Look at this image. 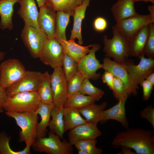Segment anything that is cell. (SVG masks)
Returning <instances> with one entry per match:
<instances>
[{"label":"cell","instance_id":"cell-41","mask_svg":"<svg viewBox=\"0 0 154 154\" xmlns=\"http://www.w3.org/2000/svg\"><path fill=\"white\" fill-rule=\"evenodd\" d=\"M140 84L143 88V100H149L151 97L154 85L146 79L143 80Z\"/></svg>","mask_w":154,"mask_h":154},{"label":"cell","instance_id":"cell-34","mask_svg":"<svg viewBox=\"0 0 154 154\" xmlns=\"http://www.w3.org/2000/svg\"><path fill=\"white\" fill-rule=\"evenodd\" d=\"M97 141L95 139H84L78 141L74 145L78 150H83L87 154H101L102 149L96 146Z\"/></svg>","mask_w":154,"mask_h":154},{"label":"cell","instance_id":"cell-20","mask_svg":"<svg viewBox=\"0 0 154 154\" xmlns=\"http://www.w3.org/2000/svg\"><path fill=\"white\" fill-rule=\"evenodd\" d=\"M89 3L90 0H83L82 4L75 9L72 16L74 23L70 39L77 38L78 44L80 45L83 43L81 34L82 22L85 18L86 11Z\"/></svg>","mask_w":154,"mask_h":154},{"label":"cell","instance_id":"cell-19","mask_svg":"<svg viewBox=\"0 0 154 154\" xmlns=\"http://www.w3.org/2000/svg\"><path fill=\"white\" fill-rule=\"evenodd\" d=\"M134 0H118L111 7L116 22L137 15L134 7Z\"/></svg>","mask_w":154,"mask_h":154},{"label":"cell","instance_id":"cell-5","mask_svg":"<svg viewBox=\"0 0 154 154\" xmlns=\"http://www.w3.org/2000/svg\"><path fill=\"white\" fill-rule=\"evenodd\" d=\"M47 137L36 139L31 147L35 151L48 154H72V145L66 140L61 141L59 136L50 131Z\"/></svg>","mask_w":154,"mask_h":154},{"label":"cell","instance_id":"cell-11","mask_svg":"<svg viewBox=\"0 0 154 154\" xmlns=\"http://www.w3.org/2000/svg\"><path fill=\"white\" fill-rule=\"evenodd\" d=\"M154 23V19L150 14L137 15L116 22L117 29L129 41L133 35L143 27Z\"/></svg>","mask_w":154,"mask_h":154},{"label":"cell","instance_id":"cell-12","mask_svg":"<svg viewBox=\"0 0 154 154\" xmlns=\"http://www.w3.org/2000/svg\"><path fill=\"white\" fill-rule=\"evenodd\" d=\"M42 74L38 71H27L22 78L6 89L8 97L21 92H37Z\"/></svg>","mask_w":154,"mask_h":154},{"label":"cell","instance_id":"cell-6","mask_svg":"<svg viewBox=\"0 0 154 154\" xmlns=\"http://www.w3.org/2000/svg\"><path fill=\"white\" fill-rule=\"evenodd\" d=\"M27 71L17 59L11 58L4 61L0 64V86L6 89L22 78Z\"/></svg>","mask_w":154,"mask_h":154},{"label":"cell","instance_id":"cell-46","mask_svg":"<svg viewBox=\"0 0 154 154\" xmlns=\"http://www.w3.org/2000/svg\"><path fill=\"white\" fill-rule=\"evenodd\" d=\"M148 9L149 11L150 15L152 18L154 19V5H152L149 6L148 7Z\"/></svg>","mask_w":154,"mask_h":154},{"label":"cell","instance_id":"cell-45","mask_svg":"<svg viewBox=\"0 0 154 154\" xmlns=\"http://www.w3.org/2000/svg\"><path fill=\"white\" fill-rule=\"evenodd\" d=\"M149 82L154 85V72L149 74L146 78L145 79Z\"/></svg>","mask_w":154,"mask_h":154},{"label":"cell","instance_id":"cell-31","mask_svg":"<svg viewBox=\"0 0 154 154\" xmlns=\"http://www.w3.org/2000/svg\"><path fill=\"white\" fill-rule=\"evenodd\" d=\"M83 0H47L46 3L50 5L56 11L61 10L70 13L72 16L75 9L81 4Z\"/></svg>","mask_w":154,"mask_h":154},{"label":"cell","instance_id":"cell-9","mask_svg":"<svg viewBox=\"0 0 154 154\" xmlns=\"http://www.w3.org/2000/svg\"><path fill=\"white\" fill-rule=\"evenodd\" d=\"M144 55L143 54L138 57L140 60L137 65L129 59L124 65L134 85L137 89L138 85L145 80L149 74L154 72V59L145 58Z\"/></svg>","mask_w":154,"mask_h":154},{"label":"cell","instance_id":"cell-8","mask_svg":"<svg viewBox=\"0 0 154 154\" xmlns=\"http://www.w3.org/2000/svg\"><path fill=\"white\" fill-rule=\"evenodd\" d=\"M64 54L60 44L54 38H47L38 58L44 64L54 68L62 66Z\"/></svg>","mask_w":154,"mask_h":154},{"label":"cell","instance_id":"cell-23","mask_svg":"<svg viewBox=\"0 0 154 154\" xmlns=\"http://www.w3.org/2000/svg\"><path fill=\"white\" fill-rule=\"evenodd\" d=\"M18 0H0V28L11 30L13 29L12 17L13 7Z\"/></svg>","mask_w":154,"mask_h":154},{"label":"cell","instance_id":"cell-18","mask_svg":"<svg viewBox=\"0 0 154 154\" xmlns=\"http://www.w3.org/2000/svg\"><path fill=\"white\" fill-rule=\"evenodd\" d=\"M18 3L20 7L17 13L25 25L40 29L38 23V12L35 0H18Z\"/></svg>","mask_w":154,"mask_h":154},{"label":"cell","instance_id":"cell-3","mask_svg":"<svg viewBox=\"0 0 154 154\" xmlns=\"http://www.w3.org/2000/svg\"><path fill=\"white\" fill-rule=\"evenodd\" d=\"M5 113L8 117L14 119L21 129L19 141H24L26 144L33 143L37 139L36 129L38 118L36 111L23 113L5 111Z\"/></svg>","mask_w":154,"mask_h":154},{"label":"cell","instance_id":"cell-37","mask_svg":"<svg viewBox=\"0 0 154 154\" xmlns=\"http://www.w3.org/2000/svg\"><path fill=\"white\" fill-rule=\"evenodd\" d=\"M143 54L149 58L154 57V25L151 23L149 24V33L145 44Z\"/></svg>","mask_w":154,"mask_h":154},{"label":"cell","instance_id":"cell-43","mask_svg":"<svg viewBox=\"0 0 154 154\" xmlns=\"http://www.w3.org/2000/svg\"><path fill=\"white\" fill-rule=\"evenodd\" d=\"M5 89L0 86V110H3L4 105L8 98Z\"/></svg>","mask_w":154,"mask_h":154},{"label":"cell","instance_id":"cell-29","mask_svg":"<svg viewBox=\"0 0 154 154\" xmlns=\"http://www.w3.org/2000/svg\"><path fill=\"white\" fill-rule=\"evenodd\" d=\"M40 101L46 103H53V95L51 87L50 74L48 72L43 73L37 91Z\"/></svg>","mask_w":154,"mask_h":154},{"label":"cell","instance_id":"cell-32","mask_svg":"<svg viewBox=\"0 0 154 154\" xmlns=\"http://www.w3.org/2000/svg\"><path fill=\"white\" fill-rule=\"evenodd\" d=\"M10 137L6 133L0 132V154H29L31 153L30 149L32 143L26 144L25 147L20 151L13 150L9 145Z\"/></svg>","mask_w":154,"mask_h":154},{"label":"cell","instance_id":"cell-17","mask_svg":"<svg viewBox=\"0 0 154 154\" xmlns=\"http://www.w3.org/2000/svg\"><path fill=\"white\" fill-rule=\"evenodd\" d=\"M128 97L118 100V103L109 109L101 112L100 121L105 123L109 120L112 119L119 122L124 127H128L129 123L126 116L125 104Z\"/></svg>","mask_w":154,"mask_h":154},{"label":"cell","instance_id":"cell-48","mask_svg":"<svg viewBox=\"0 0 154 154\" xmlns=\"http://www.w3.org/2000/svg\"><path fill=\"white\" fill-rule=\"evenodd\" d=\"M5 56L4 53L0 51V61L2 60Z\"/></svg>","mask_w":154,"mask_h":154},{"label":"cell","instance_id":"cell-22","mask_svg":"<svg viewBox=\"0 0 154 154\" xmlns=\"http://www.w3.org/2000/svg\"><path fill=\"white\" fill-rule=\"evenodd\" d=\"M149 24L137 31L129 40L132 56L139 57L143 54L149 33Z\"/></svg>","mask_w":154,"mask_h":154},{"label":"cell","instance_id":"cell-14","mask_svg":"<svg viewBox=\"0 0 154 154\" xmlns=\"http://www.w3.org/2000/svg\"><path fill=\"white\" fill-rule=\"evenodd\" d=\"M103 68L105 70L112 73L114 76L120 80L124 84L128 95L136 96L137 89L134 85L124 65L117 63L106 56L103 59Z\"/></svg>","mask_w":154,"mask_h":154},{"label":"cell","instance_id":"cell-16","mask_svg":"<svg viewBox=\"0 0 154 154\" xmlns=\"http://www.w3.org/2000/svg\"><path fill=\"white\" fill-rule=\"evenodd\" d=\"M102 135L97 124L86 122L70 130L68 133L69 142L72 145L77 141L84 139H95Z\"/></svg>","mask_w":154,"mask_h":154},{"label":"cell","instance_id":"cell-47","mask_svg":"<svg viewBox=\"0 0 154 154\" xmlns=\"http://www.w3.org/2000/svg\"><path fill=\"white\" fill-rule=\"evenodd\" d=\"M40 8L44 6L46 3L47 0H36Z\"/></svg>","mask_w":154,"mask_h":154},{"label":"cell","instance_id":"cell-28","mask_svg":"<svg viewBox=\"0 0 154 154\" xmlns=\"http://www.w3.org/2000/svg\"><path fill=\"white\" fill-rule=\"evenodd\" d=\"M71 15L63 11H57L54 38L60 43L62 40H67L66 30Z\"/></svg>","mask_w":154,"mask_h":154},{"label":"cell","instance_id":"cell-21","mask_svg":"<svg viewBox=\"0 0 154 154\" xmlns=\"http://www.w3.org/2000/svg\"><path fill=\"white\" fill-rule=\"evenodd\" d=\"M54 106L53 103L47 104L40 101L36 111L41 117L40 122L37 123L36 126L37 139L46 136L47 132L46 128L50 120L51 111Z\"/></svg>","mask_w":154,"mask_h":154},{"label":"cell","instance_id":"cell-36","mask_svg":"<svg viewBox=\"0 0 154 154\" xmlns=\"http://www.w3.org/2000/svg\"><path fill=\"white\" fill-rule=\"evenodd\" d=\"M84 78L82 74L78 70L67 81V98L79 92Z\"/></svg>","mask_w":154,"mask_h":154},{"label":"cell","instance_id":"cell-39","mask_svg":"<svg viewBox=\"0 0 154 154\" xmlns=\"http://www.w3.org/2000/svg\"><path fill=\"white\" fill-rule=\"evenodd\" d=\"M139 114L142 118L147 119L154 128V108L151 105L144 108L140 112Z\"/></svg>","mask_w":154,"mask_h":154},{"label":"cell","instance_id":"cell-24","mask_svg":"<svg viewBox=\"0 0 154 154\" xmlns=\"http://www.w3.org/2000/svg\"><path fill=\"white\" fill-rule=\"evenodd\" d=\"M65 51L77 63L90 51L89 48L93 44L87 46H82L77 44L74 39L68 40H62L60 42Z\"/></svg>","mask_w":154,"mask_h":154},{"label":"cell","instance_id":"cell-49","mask_svg":"<svg viewBox=\"0 0 154 154\" xmlns=\"http://www.w3.org/2000/svg\"><path fill=\"white\" fill-rule=\"evenodd\" d=\"M135 2L138 1H144L145 2H150L154 4V1L153 0H134Z\"/></svg>","mask_w":154,"mask_h":154},{"label":"cell","instance_id":"cell-25","mask_svg":"<svg viewBox=\"0 0 154 154\" xmlns=\"http://www.w3.org/2000/svg\"><path fill=\"white\" fill-rule=\"evenodd\" d=\"M64 109L63 106H54L51 111L52 119L50 120L48 126L50 131L62 139L63 138L65 132L64 121Z\"/></svg>","mask_w":154,"mask_h":154},{"label":"cell","instance_id":"cell-35","mask_svg":"<svg viewBox=\"0 0 154 154\" xmlns=\"http://www.w3.org/2000/svg\"><path fill=\"white\" fill-rule=\"evenodd\" d=\"M64 54L62 66L63 70L68 81L78 71L77 62L64 50Z\"/></svg>","mask_w":154,"mask_h":154},{"label":"cell","instance_id":"cell-2","mask_svg":"<svg viewBox=\"0 0 154 154\" xmlns=\"http://www.w3.org/2000/svg\"><path fill=\"white\" fill-rule=\"evenodd\" d=\"M113 37L108 39L107 35L103 37V51L106 56L112 58L116 62L125 64L129 57L131 56L129 41L114 26L112 28Z\"/></svg>","mask_w":154,"mask_h":154},{"label":"cell","instance_id":"cell-26","mask_svg":"<svg viewBox=\"0 0 154 154\" xmlns=\"http://www.w3.org/2000/svg\"><path fill=\"white\" fill-rule=\"evenodd\" d=\"M106 101L97 105L94 103L84 107L79 108V111L85 118L87 122L97 124L100 121L102 112L104 110L107 106Z\"/></svg>","mask_w":154,"mask_h":154},{"label":"cell","instance_id":"cell-50","mask_svg":"<svg viewBox=\"0 0 154 154\" xmlns=\"http://www.w3.org/2000/svg\"><path fill=\"white\" fill-rule=\"evenodd\" d=\"M78 154H87L85 151L81 150H78Z\"/></svg>","mask_w":154,"mask_h":154},{"label":"cell","instance_id":"cell-15","mask_svg":"<svg viewBox=\"0 0 154 154\" xmlns=\"http://www.w3.org/2000/svg\"><path fill=\"white\" fill-rule=\"evenodd\" d=\"M54 9L46 3L40 8L38 23L41 30L48 38H54L56 13Z\"/></svg>","mask_w":154,"mask_h":154},{"label":"cell","instance_id":"cell-38","mask_svg":"<svg viewBox=\"0 0 154 154\" xmlns=\"http://www.w3.org/2000/svg\"><path fill=\"white\" fill-rule=\"evenodd\" d=\"M112 91L114 96L118 100L125 97H128L129 96L123 83L120 79L114 76V89Z\"/></svg>","mask_w":154,"mask_h":154},{"label":"cell","instance_id":"cell-44","mask_svg":"<svg viewBox=\"0 0 154 154\" xmlns=\"http://www.w3.org/2000/svg\"><path fill=\"white\" fill-rule=\"evenodd\" d=\"M121 151L120 152L118 153V154H135V152L132 151L131 149L127 147L121 146H120Z\"/></svg>","mask_w":154,"mask_h":154},{"label":"cell","instance_id":"cell-42","mask_svg":"<svg viewBox=\"0 0 154 154\" xmlns=\"http://www.w3.org/2000/svg\"><path fill=\"white\" fill-rule=\"evenodd\" d=\"M103 82L106 83L109 88L113 90L114 89V76L111 72L105 70L102 76Z\"/></svg>","mask_w":154,"mask_h":154},{"label":"cell","instance_id":"cell-4","mask_svg":"<svg viewBox=\"0 0 154 154\" xmlns=\"http://www.w3.org/2000/svg\"><path fill=\"white\" fill-rule=\"evenodd\" d=\"M40 102L37 92H21L8 97L3 110L18 113L36 112Z\"/></svg>","mask_w":154,"mask_h":154},{"label":"cell","instance_id":"cell-7","mask_svg":"<svg viewBox=\"0 0 154 154\" xmlns=\"http://www.w3.org/2000/svg\"><path fill=\"white\" fill-rule=\"evenodd\" d=\"M21 37L31 56L35 58H38L47 38L45 34L40 29L24 25Z\"/></svg>","mask_w":154,"mask_h":154},{"label":"cell","instance_id":"cell-33","mask_svg":"<svg viewBox=\"0 0 154 154\" xmlns=\"http://www.w3.org/2000/svg\"><path fill=\"white\" fill-rule=\"evenodd\" d=\"M79 92L91 96L96 101L99 100L105 94L103 91L94 86L89 79L86 78L84 79Z\"/></svg>","mask_w":154,"mask_h":154},{"label":"cell","instance_id":"cell-1","mask_svg":"<svg viewBox=\"0 0 154 154\" xmlns=\"http://www.w3.org/2000/svg\"><path fill=\"white\" fill-rule=\"evenodd\" d=\"M117 133L111 145L117 147L121 146L133 149L136 154H154V131L141 128H125Z\"/></svg>","mask_w":154,"mask_h":154},{"label":"cell","instance_id":"cell-30","mask_svg":"<svg viewBox=\"0 0 154 154\" xmlns=\"http://www.w3.org/2000/svg\"><path fill=\"white\" fill-rule=\"evenodd\" d=\"M95 101L94 99L91 96H86L78 92L67 98L64 106L79 109L94 103Z\"/></svg>","mask_w":154,"mask_h":154},{"label":"cell","instance_id":"cell-40","mask_svg":"<svg viewBox=\"0 0 154 154\" xmlns=\"http://www.w3.org/2000/svg\"><path fill=\"white\" fill-rule=\"evenodd\" d=\"M108 26V23L107 20L102 17H97L95 19L93 22V28L96 31L103 32L107 28Z\"/></svg>","mask_w":154,"mask_h":154},{"label":"cell","instance_id":"cell-10","mask_svg":"<svg viewBox=\"0 0 154 154\" xmlns=\"http://www.w3.org/2000/svg\"><path fill=\"white\" fill-rule=\"evenodd\" d=\"M100 48L99 44H93L90 52L77 63L78 70L84 78L93 80L99 78L101 74L97 73V71L98 69L102 68L103 64L96 58V53Z\"/></svg>","mask_w":154,"mask_h":154},{"label":"cell","instance_id":"cell-51","mask_svg":"<svg viewBox=\"0 0 154 154\" xmlns=\"http://www.w3.org/2000/svg\"><path fill=\"white\" fill-rule=\"evenodd\" d=\"M153 1H154V0H153Z\"/></svg>","mask_w":154,"mask_h":154},{"label":"cell","instance_id":"cell-13","mask_svg":"<svg viewBox=\"0 0 154 154\" xmlns=\"http://www.w3.org/2000/svg\"><path fill=\"white\" fill-rule=\"evenodd\" d=\"M50 80L53 104L55 106H64L67 98V81L62 66L54 68Z\"/></svg>","mask_w":154,"mask_h":154},{"label":"cell","instance_id":"cell-27","mask_svg":"<svg viewBox=\"0 0 154 154\" xmlns=\"http://www.w3.org/2000/svg\"><path fill=\"white\" fill-rule=\"evenodd\" d=\"M64 121L65 131L87 122L81 116L78 109L71 107H64Z\"/></svg>","mask_w":154,"mask_h":154}]
</instances>
